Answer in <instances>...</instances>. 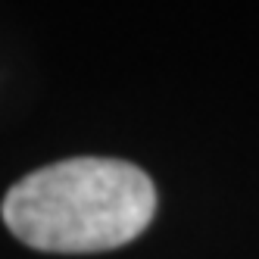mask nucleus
<instances>
[{"label": "nucleus", "mask_w": 259, "mask_h": 259, "mask_svg": "<svg viewBox=\"0 0 259 259\" xmlns=\"http://www.w3.org/2000/svg\"><path fill=\"white\" fill-rule=\"evenodd\" d=\"M156 188L125 159L75 156L16 181L4 222L44 253H100L135 240L153 219Z\"/></svg>", "instance_id": "1"}]
</instances>
